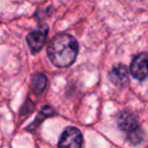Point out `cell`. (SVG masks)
Returning <instances> with one entry per match:
<instances>
[{
    "label": "cell",
    "mask_w": 148,
    "mask_h": 148,
    "mask_svg": "<svg viewBox=\"0 0 148 148\" xmlns=\"http://www.w3.org/2000/svg\"><path fill=\"white\" fill-rule=\"evenodd\" d=\"M77 52H79L77 42L69 34L56 35L51 39L47 46L49 59L57 67L71 66L75 61Z\"/></svg>",
    "instance_id": "6da1fadb"
},
{
    "label": "cell",
    "mask_w": 148,
    "mask_h": 148,
    "mask_svg": "<svg viewBox=\"0 0 148 148\" xmlns=\"http://www.w3.org/2000/svg\"><path fill=\"white\" fill-rule=\"evenodd\" d=\"M118 127L126 134V139L132 145H139L142 141L143 133L134 114L128 111H123L117 116Z\"/></svg>",
    "instance_id": "7a4b0ae2"
},
{
    "label": "cell",
    "mask_w": 148,
    "mask_h": 148,
    "mask_svg": "<svg viewBox=\"0 0 148 148\" xmlns=\"http://www.w3.org/2000/svg\"><path fill=\"white\" fill-rule=\"evenodd\" d=\"M82 143H83V138H82L81 131L72 126V127H67L62 132L59 139L58 147L59 148H81Z\"/></svg>",
    "instance_id": "3957f363"
},
{
    "label": "cell",
    "mask_w": 148,
    "mask_h": 148,
    "mask_svg": "<svg viewBox=\"0 0 148 148\" xmlns=\"http://www.w3.org/2000/svg\"><path fill=\"white\" fill-rule=\"evenodd\" d=\"M131 74L136 80L148 77V54L140 53L133 58L131 62Z\"/></svg>",
    "instance_id": "277c9868"
},
{
    "label": "cell",
    "mask_w": 148,
    "mask_h": 148,
    "mask_svg": "<svg viewBox=\"0 0 148 148\" xmlns=\"http://www.w3.org/2000/svg\"><path fill=\"white\" fill-rule=\"evenodd\" d=\"M46 35H47V28H39L37 30H34L28 34L27 36V43L29 45V49L32 53H37L38 51H40V49L44 45V42L46 39Z\"/></svg>",
    "instance_id": "5b68a950"
},
{
    "label": "cell",
    "mask_w": 148,
    "mask_h": 148,
    "mask_svg": "<svg viewBox=\"0 0 148 148\" xmlns=\"http://www.w3.org/2000/svg\"><path fill=\"white\" fill-rule=\"evenodd\" d=\"M127 75H128V73H127L126 66H124L123 64H118V65H116V66L110 71V73H109V79L111 80L112 83L119 86V84H123V83L126 82Z\"/></svg>",
    "instance_id": "8992f818"
},
{
    "label": "cell",
    "mask_w": 148,
    "mask_h": 148,
    "mask_svg": "<svg viewBox=\"0 0 148 148\" xmlns=\"http://www.w3.org/2000/svg\"><path fill=\"white\" fill-rule=\"evenodd\" d=\"M47 86V77L43 73H37L31 79V88L36 94H40Z\"/></svg>",
    "instance_id": "52a82bcc"
},
{
    "label": "cell",
    "mask_w": 148,
    "mask_h": 148,
    "mask_svg": "<svg viewBox=\"0 0 148 148\" xmlns=\"http://www.w3.org/2000/svg\"><path fill=\"white\" fill-rule=\"evenodd\" d=\"M51 114H53V109H52L51 106H45V108H43V109L40 110V112H39L38 117L36 118L35 124H34V125H31V126H32V127H36L40 121H43V119H44L45 117L51 116Z\"/></svg>",
    "instance_id": "ba28073f"
}]
</instances>
